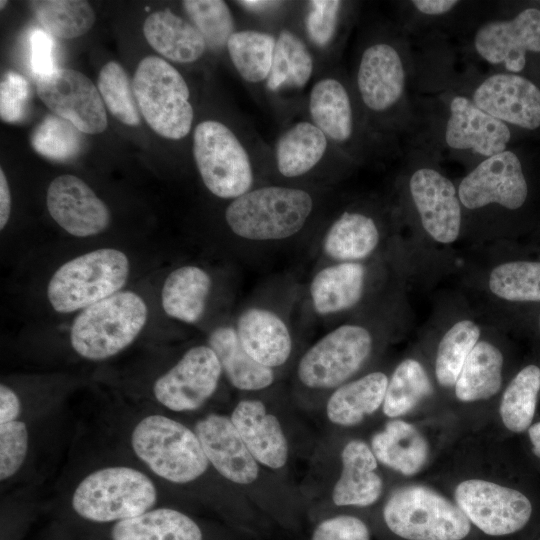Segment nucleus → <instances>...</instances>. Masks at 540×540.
Masks as SVG:
<instances>
[{
    "mask_svg": "<svg viewBox=\"0 0 540 540\" xmlns=\"http://www.w3.org/2000/svg\"><path fill=\"white\" fill-rule=\"evenodd\" d=\"M105 419L118 452L164 487L191 485L212 467L194 429L169 413L126 401L113 405Z\"/></svg>",
    "mask_w": 540,
    "mask_h": 540,
    "instance_id": "f257e3e1",
    "label": "nucleus"
},
{
    "mask_svg": "<svg viewBox=\"0 0 540 540\" xmlns=\"http://www.w3.org/2000/svg\"><path fill=\"white\" fill-rule=\"evenodd\" d=\"M163 488L142 466L118 452L88 465L60 496L80 520L112 524L160 506Z\"/></svg>",
    "mask_w": 540,
    "mask_h": 540,
    "instance_id": "f03ea898",
    "label": "nucleus"
},
{
    "mask_svg": "<svg viewBox=\"0 0 540 540\" xmlns=\"http://www.w3.org/2000/svg\"><path fill=\"white\" fill-rule=\"evenodd\" d=\"M148 314L142 296L122 290L79 311L70 327V347L83 360H108L134 343Z\"/></svg>",
    "mask_w": 540,
    "mask_h": 540,
    "instance_id": "7ed1b4c3",
    "label": "nucleus"
},
{
    "mask_svg": "<svg viewBox=\"0 0 540 540\" xmlns=\"http://www.w3.org/2000/svg\"><path fill=\"white\" fill-rule=\"evenodd\" d=\"M314 209L312 195L298 187L252 188L231 200L225 222L236 236L250 241H278L299 233Z\"/></svg>",
    "mask_w": 540,
    "mask_h": 540,
    "instance_id": "20e7f679",
    "label": "nucleus"
},
{
    "mask_svg": "<svg viewBox=\"0 0 540 540\" xmlns=\"http://www.w3.org/2000/svg\"><path fill=\"white\" fill-rule=\"evenodd\" d=\"M130 274V260L116 248H99L63 263L47 285V299L54 311L68 314L120 291Z\"/></svg>",
    "mask_w": 540,
    "mask_h": 540,
    "instance_id": "39448f33",
    "label": "nucleus"
},
{
    "mask_svg": "<svg viewBox=\"0 0 540 540\" xmlns=\"http://www.w3.org/2000/svg\"><path fill=\"white\" fill-rule=\"evenodd\" d=\"M222 373L218 357L210 346L196 345L155 374L129 402L166 413L196 411L213 396Z\"/></svg>",
    "mask_w": 540,
    "mask_h": 540,
    "instance_id": "423d86ee",
    "label": "nucleus"
},
{
    "mask_svg": "<svg viewBox=\"0 0 540 540\" xmlns=\"http://www.w3.org/2000/svg\"><path fill=\"white\" fill-rule=\"evenodd\" d=\"M132 88L139 111L154 132L172 140L188 135L194 120L190 90L174 66L160 57L143 58Z\"/></svg>",
    "mask_w": 540,
    "mask_h": 540,
    "instance_id": "0eeeda50",
    "label": "nucleus"
},
{
    "mask_svg": "<svg viewBox=\"0 0 540 540\" xmlns=\"http://www.w3.org/2000/svg\"><path fill=\"white\" fill-rule=\"evenodd\" d=\"M193 156L205 187L216 197L233 200L252 189L250 154L235 132L217 120H204L193 133Z\"/></svg>",
    "mask_w": 540,
    "mask_h": 540,
    "instance_id": "6e6552de",
    "label": "nucleus"
},
{
    "mask_svg": "<svg viewBox=\"0 0 540 540\" xmlns=\"http://www.w3.org/2000/svg\"><path fill=\"white\" fill-rule=\"evenodd\" d=\"M383 515L388 528L408 540H462L470 531L462 510L425 486L398 489Z\"/></svg>",
    "mask_w": 540,
    "mask_h": 540,
    "instance_id": "1a4fd4ad",
    "label": "nucleus"
},
{
    "mask_svg": "<svg viewBox=\"0 0 540 540\" xmlns=\"http://www.w3.org/2000/svg\"><path fill=\"white\" fill-rule=\"evenodd\" d=\"M373 348L370 331L358 324H343L313 344L301 357L297 376L306 387L341 386L366 362Z\"/></svg>",
    "mask_w": 540,
    "mask_h": 540,
    "instance_id": "9d476101",
    "label": "nucleus"
},
{
    "mask_svg": "<svg viewBox=\"0 0 540 540\" xmlns=\"http://www.w3.org/2000/svg\"><path fill=\"white\" fill-rule=\"evenodd\" d=\"M455 500L468 520L491 536L521 530L533 511L524 493L480 479L461 482L456 487Z\"/></svg>",
    "mask_w": 540,
    "mask_h": 540,
    "instance_id": "9b49d317",
    "label": "nucleus"
},
{
    "mask_svg": "<svg viewBox=\"0 0 540 540\" xmlns=\"http://www.w3.org/2000/svg\"><path fill=\"white\" fill-rule=\"evenodd\" d=\"M36 91L58 117L80 132L99 134L107 128V114L98 88L79 71L57 68L37 78Z\"/></svg>",
    "mask_w": 540,
    "mask_h": 540,
    "instance_id": "f8f14e48",
    "label": "nucleus"
},
{
    "mask_svg": "<svg viewBox=\"0 0 540 540\" xmlns=\"http://www.w3.org/2000/svg\"><path fill=\"white\" fill-rule=\"evenodd\" d=\"M457 193L470 210L489 204L516 210L527 199L528 185L518 156L505 150L480 162L461 180Z\"/></svg>",
    "mask_w": 540,
    "mask_h": 540,
    "instance_id": "ddd939ff",
    "label": "nucleus"
},
{
    "mask_svg": "<svg viewBox=\"0 0 540 540\" xmlns=\"http://www.w3.org/2000/svg\"><path fill=\"white\" fill-rule=\"evenodd\" d=\"M474 47L486 62L521 72L527 52H540V10L527 8L512 19L485 23L475 34Z\"/></svg>",
    "mask_w": 540,
    "mask_h": 540,
    "instance_id": "4468645a",
    "label": "nucleus"
},
{
    "mask_svg": "<svg viewBox=\"0 0 540 540\" xmlns=\"http://www.w3.org/2000/svg\"><path fill=\"white\" fill-rule=\"evenodd\" d=\"M46 205L53 220L75 237L101 234L110 225L107 205L85 181L71 174L60 175L50 182Z\"/></svg>",
    "mask_w": 540,
    "mask_h": 540,
    "instance_id": "2eb2a0df",
    "label": "nucleus"
},
{
    "mask_svg": "<svg viewBox=\"0 0 540 540\" xmlns=\"http://www.w3.org/2000/svg\"><path fill=\"white\" fill-rule=\"evenodd\" d=\"M409 190L427 234L442 244L456 241L461 230L462 211L452 181L435 169L423 167L411 175Z\"/></svg>",
    "mask_w": 540,
    "mask_h": 540,
    "instance_id": "dca6fc26",
    "label": "nucleus"
},
{
    "mask_svg": "<svg viewBox=\"0 0 540 540\" xmlns=\"http://www.w3.org/2000/svg\"><path fill=\"white\" fill-rule=\"evenodd\" d=\"M472 101L505 124L528 130L540 127V89L518 74L487 77L475 89Z\"/></svg>",
    "mask_w": 540,
    "mask_h": 540,
    "instance_id": "f3484780",
    "label": "nucleus"
},
{
    "mask_svg": "<svg viewBox=\"0 0 540 540\" xmlns=\"http://www.w3.org/2000/svg\"><path fill=\"white\" fill-rule=\"evenodd\" d=\"M406 71L398 50L386 42L366 47L360 57L356 85L364 106L374 113H384L401 100Z\"/></svg>",
    "mask_w": 540,
    "mask_h": 540,
    "instance_id": "a211bd4d",
    "label": "nucleus"
},
{
    "mask_svg": "<svg viewBox=\"0 0 540 540\" xmlns=\"http://www.w3.org/2000/svg\"><path fill=\"white\" fill-rule=\"evenodd\" d=\"M213 469L236 484H250L258 476L257 461L230 418L208 414L193 427Z\"/></svg>",
    "mask_w": 540,
    "mask_h": 540,
    "instance_id": "6ab92c4d",
    "label": "nucleus"
},
{
    "mask_svg": "<svg viewBox=\"0 0 540 540\" xmlns=\"http://www.w3.org/2000/svg\"><path fill=\"white\" fill-rule=\"evenodd\" d=\"M449 110L445 142L450 148L469 150L486 158L506 150L511 139L509 127L480 109L472 99L455 96Z\"/></svg>",
    "mask_w": 540,
    "mask_h": 540,
    "instance_id": "aec40b11",
    "label": "nucleus"
},
{
    "mask_svg": "<svg viewBox=\"0 0 540 540\" xmlns=\"http://www.w3.org/2000/svg\"><path fill=\"white\" fill-rule=\"evenodd\" d=\"M235 329L244 350L258 363L269 367L283 365L292 352V336L283 317L276 311L252 306L237 318Z\"/></svg>",
    "mask_w": 540,
    "mask_h": 540,
    "instance_id": "412c9836",
    "label": "nucleus"
},
{
    "mask_svg": "<svg viewBox=\"0 0 540 540\" xmlns=\"http://www.w3.org/2000/svg\"><path fill=\"white\" fill-rule=\"evenodd\" d=\"M230 419L256 461L273 469L285 465L288 456L285 435L277 418L267 413L261 401H240Z\"/></svg>",
    "mask_w": 540,
    "mask_h": 540,
    "instance_id": "4be33fe9",
    "label": "nucleus"
},
{
    "mask_svg": "<svg viewBox=\"0 0 540 540\" xmlns=\"http://www.w3.org/2000/svg\"><path fill=\"white\" fill-rule=\"evenodd\" d=\"M366 278L361 262H334L321 268L309 285L313 310L327 317L352 309L363 297Z\"/></svg>",
    "mask_w": 540,
    "mask_h": 540,
    "instance_id": "5701e85b",
    "label": "nucleus"
},
{
    "mask_svg": "<svg viewBox=\"0 0 540 540\" xmlns=\"http://www.w3.org/2000/svg\"><path fill=\"white\" fill-rule=\"evenodd\" d=\"M309 120L336 145L351 141L354 129V112L349 91L334 76L318 79L308 96Z\"/></svg>",
    "mask_w": 540,
    "mask_h": 540,
    "instance_id": "b1692460",
    "label": "nucleus"
},
{
    "mask_svg": "<svg viewBox=\"0 0 540 540\" xmlns=\"http://www.w3.org/2000/svg\"><path fill=\"white\" fill-rule=\"evenodd\" d=\"M342 472L333 489L332 498L338 506H369L382 493V480L375 472L377 460L362 441H350L341 454Z\"/></svg>",
    "mask_w": 540,
    "mask_h": 540,
    "instance_id": "393cba45",
    "label": "nucleus"
},
{
    "mask_svg": "<svg viewBox=\"0 0 540 540\" xmlns=\"http://www.w3.org/2000/svg\"><path fill=\"white\" fill-rule=\"evenodd\" d=\"M327 136L310 120H300L282 131L274 145L277 171L287 179L312 172L327 154Z\"/></svg>",
    "mask_w": 540,
    "mask_h": 540,
    "instance_id": "a878e982",
    "label": "nucleus"
},
{
    "mask_svg": "<svg viewBox=\"0 0 540 540\" xmlns=\"http://www.w3.org/2000/svg\"><path fill=\"white\" fill-rule=\"evenodd\" d=\"M210 274L197 265H183L171 271L161 289V305L170 318L186 324L204 315L212 290Z\"/></svg>",
    "mask_w": 540,
    "mask_h": 540,
    "instance_id": "bb28decb",
    "label": "nucleus"
},
{
    "mask_svg": "<svg viewBox=\"0 0 540 540\" xmlns=\"http://www.w3.org/2000/svg\"><path fill=\"white\" fill-rule=\"evenodd\" d=\"M143 33L156 52L176 63L195 62L208 48L196 27L170 10L151 13L144 22Z\"/></svg>",
    "mask_w": 540,
    "mask_h": 540,
    "instance_id": "cd10ccee",
    "label": "nucleus"
},
{
    "mask_svg": "<svg viewBox=\"0 0 540 540\" xmlns=\"http://www.w3.org/2000/svg\"><path fill=\"white\" fill-rule=\"evenodd\" d=\"M109 540H203L198 524L164 505L111 524Z\"/></svg>",
    "mask_w": 540,
    "mask_h": 540,
    "instance_id": "c85d7f7f",
    "label": "nucleus"
},
{
    "mask_svg": "<svg viewBox=\"0 0 540 540\" xmlns=\"http://www.w3.org/2000/svg\"><path fill=\"white\" fill-rule=\"evenodd\" d=\"M207 344L215 352L222 372L233 387L256 391L273 383V369L258 363L244 350L234 326L214 328L208 336Z\"/></svg>",
    "mask_w": 540,
    "mask_h": 540,
    "instance_id": "c756f323",
    "label": "nucleus"
},
{
    "mask_svg": "<svg viewBox=\"0 0 540 540\" xmlns=\"http://www.w3.org/2000/svg\"><path fill=\"white\" fill-rule=\"evenodd\" d=\"M379 241V228L371 216L346 211L326 231L322 250L334 262H359L376 250Z\"/></svg>",
    "mask_w": 540,
    "mask_h": 540,
    "instance_id": "7c9ffc66",
    "label": "nucleus"
},
{
    "mask_svg": "<svg viewBox=\"0 0 540 540\" xmlns=\"http://www.w3.org/2000/svg\"><path fill=\"white\" fill-rule=\"evenodd\" d=\"M372 451L382 464L410 476L419 472L428 458V445L410 423L394 420L372 438Z\"/></svg>",
    "mask_w": 540,
    "mask_h": 540,
    "instance_id": "2f4dec72",
    "label": "nucleus"
},
{
    "mask_svg": "<svg viewBox=\"0 0 540 540\" xmlns=\"http://www.w3.org/2000/svg\"><path fill=\"white\" fill-rule=\"evenodd\" d=\"M387 385L388 378L382 372H372L342 384L328 400L326 411L329 420L342 426L360 423L381 406Z\"/></svg>",
    "mask_w": 540,
    "mask_h": 540,
    "instance_id": "473e14b6",
    "label": "nucleus"
},
{
    "mask_svg": "<svg viewBox=\"0 0 540 540\" xmlns=\"http://www.w3.org/2000/svg\"><path fill=\"white\" fill-rule=\"evenodd\" d=\"M314 71L313 55L302 37L291 29H281L269 76L265 82L271 93L300 90L310 81Z\"/></svg>",
    "mask_w": 540,
    "mask_h": 540,
    "instance_id": "72a5a7b5",
    "label": "nucleus"
},
{
    "mask_svg": "<svg viewBox=\"0 0 540 540\" xmlns=\"http://www.w3.org/2000/svg\"><path fill=\"white\" fill-rule=\"evenodd\" d=\"M503 355L493 344L478 342L467 357L455 383L456 397L463 402L495 395L502 384Z\"/></svg>",
    "mask_w": 540,
    "mask_h": 540,
    "instance_id": "f704fd0d",
    "label": "nucleus"
},
{
    "mask_svg": "<svg viewBox=\"0 0 540 540\" xmlns=\"http://www.w3.org/2000/svg\"><path fill=\"white\" fill-rule=\"evenodd\" d=\"M276 36L258 29L236 30L226 49L239 76L249 84L265 83L273 62Z\"/></svg>",
    "mask_w": 540,
    "mask_h": 540,
    "instance_id": "c9c22d12",
    "label": "nucleus"
},
{
    "mask_svg": "<svg viewBox=\"0 0 540 540\" xmlns=\"http://www.w3.org/2000/svg\"><path fill=\"white\" fill-rule=\"evenodd\" d=\"M540 391V367L522 368L506 387L500 403V416L511 432L522 433L532 425Z\"/></svg>",
    "mask_w": 540,
    "mask_h": 540,
    "instance_id": "e433bc0d",
    "label": "nucleus"
},
{
    "mask_svg": "<svg viewBox=\"0 0 540 540\" xmlns=\"http://www.w3.org/2000/svg\"><path fill=\"white\" fill-rule=\"evenodd\" d=\"M29 7L51 36L72 39L86 34L94 25L95 14L87 1L36 0Z\"/></svg>",
    "mask_w": 540,
    "mask_h": 540,
    "instance_id": "4c0bfd02",
    "label": "nucleus"
},
{
    "mask_svg": "<svg viewBox=\"0 0 540 540\" xmlns=\"http://www.w3.org/2000/svg\"><path fill=\"white\" fill-rule=\"evenodd\" d=\"M431 392L432 385L422 365L414 359H406L388 381L383 412L389 417L404 415Z\"/></svg>",
    "mask_w": 540,
    "mask_h": 540,
    "instance_id": "58836bf2",
    "label": "nucleus"
},
{
    "mask_svg": "<svg viewBox=\"0 0 540 540\" xmlns=\"http://www.w3.org/2000/svg\"><path fill=\"white\" fill-rule=\"evenodd\" d=\"M480 337L479 326L468 319L453 324L442 337L437 350L435 375L444 387L455 386L462 367Z\"/></svg>",
    "mask_w": 540,
    "mask_h": 540,
    "instance_id": "ea45409f",
    "label": "nucleus"
},
{
    "mask_svg": "<svg viewBox=\"0 0 540 540\" xmlns=\"http://www.w3.org/2000/svg\"><path fill=\"white\" fill-rule=\"evenodd\" d=\"M490 291L511 302H540V261H510L489 275Z\"/></svg>",
    "mask_w": 540,
    "mask_h": 540,
    "instance_id": "a19ab883",
    "label": "nucleus"
},
{
    "mask_svg": "<svg viewBox=\"0 0 540 540\" xmlns=\"http://www.w3.org/2000/svg\"><path fill=\"white\" fill-rule=\"evenodd\" d=\"M181 3L207 47L214 51L226 48L229 38L236 31L228 4L222 0H184Z\"/></svg>",
    "mask_w": 540,
    "mask_h": 540,
    "instance_id": "79ce46f5",
    "label": "nucleus"
},
{
    "mask_svg": "<svg viewBox=\"0 0 540 540\" xmlns=\"http://www.w3.org/2000/svg\"><path fill=\"white\" fill-rule=\"evenodd\" d=\"M97 88L110 113L123 124H140L139 108L130 79L124 68L115 61L107 62L100 70Z\"/></svg>",
    "mask_w": 540,
    "mask_h": 540,
    "instance_id": "37998d69",
    "label": "nucleus"
},
{
    "mask_svg": "<svg viewBox=\"0 0 540 540\" xmlns=\"http://www.w3.org/2000/svg\"><path fill=\"white\" fill-rule=\"evenodd\" d=\"M31 145L43 157L54 161L74 158L82 149L83 138L72 123L48 115L33 131Z\"/></svg>",
    "mask_w": 540,
    "mask_h": 540,
    "instance_id": "c03bdc74",
    "label": "nucleus"
},
{
    "mask_svg": "<svg viewBox=\"0 0 540 540\" xmlns=\"http://www.w3.org/2000/svg\"><path fill=\"white\" fill-rule=\"evenodd\" d=\"M343 2L339 0H311L307 2L304 18L309 40L318 48L328 47L336 36Z\"/></svg>",
    "mask_w": 540,
    "mask_h": 540,
    "instance_id": "a18cd8bd",
    "label": "nucleus"
},
{
    "mask_svg": "<svg viewBox=\"0 0 540 540\" xmlns=\"http://www.w3.org/2000/svg\"><path fill=\"white\" fill-rule=\"evenodd\" d=\"M30 100L28 81L14 71L5 73L0 84V116L7 123L22 120Z\"/></svg>",
    "mask_w": 540,
    "mask_h": 540,
    "instance_id": "49530a36",
    "label": "nucleus"
},
{
    "mask_svg": "<svg viewBox=\"0 0 540 540\" xmlns=\"http://www.w3.org/2000/svg\"><path fill=\"white\" fill-rule=\"evenodd\" d=\"M312 540H369V531L359 518L344 515L323 521Z\"/></svg>",
    "mask_w": 540,
    "mask_h": 540,
    "instance_id": "de8ad7c7",
    "label": "nucleus"
},
{
    "mask_svg": "<svg viewBox=\"0 0 540 540\" xmlns=\"http://www.w3.org/2000/svg\"><path fill=\"white\" fill-rule=\"evenodd\" d=\"M30 65L37 78L52 73L55 68L54 40L42 29H34L29 35Z\"/></svg>",
    "mask_w": 540,
    "mask_h": 540,
    "instance_id": "09e8293b",
    "label": "nucleus"
},
{
    "mask_svg": "<svg viewBox=\"0 0 540 540\" xmlns=\"http://www.w3.org/2000/svg\"><path fill=\"white\" fill-rule=\"evenodd\" d=\"M413 6L425 15H442L452 10L458 1L455 0H415Z\"/></svg>",
    "mask_w": 540,
    "mask_h": 540,
    "instance_id": "8fccbe9b",
    "label": "nucleus"
},
{
    "mask_svg": "<svg viewBox=\"0 0 540 540\" xmlns=\"http://www.w3.org/2000/svg\"><path fill=\"white\" fill-rule=\"evenodd\" d=\"M11 214V193L3 169H0V229L7 225Z\"/></svg>",
    "mask_w": 540,
    "mask_h": 540,
    "instance_id": "3c124183",
    "label": "nucleus"
},
{
    "mask_svg": "<svg viewBox=\"0 0 540 540\" xmlns=\"http://www.w3.org/2000/svg\"><path fill=\"white\" fill-rule=\"evenodd\" d=\"M237 4L248 12L264 14L276 11L283 6L284 2L271 0H243L237 1Z\"/></svg>",
    "mask_w": 540,
    "mask_h": 540,
    "instance_id": "603ef678",
    "label": "nucleus"
},
{
    "mask_svg": "<svg viewBox=\"0 0 540 540\" xmlns=\"http://www.w3.org/2000/svg\"><path fill=\"white\" fill-rule=\"evenodd\" d=\"M528 431L533 454L540 459V422L532 424Z\"/></svg>",
    "mask_w": 540,
    "mask_h": 540,
    "instance_id": "864d4df0",
    "label": "nucleus"
},
{
    "mask_svg": "<svg viewBox=\"0 0 540 540\" xmlns=\"http://www.w3.org/2000/svg\"><path fill=\"white\" fill-rule=\"evenodd\" d=\"M6 3H7V1H3V0L0 1L1 9H3V7L6 5Z\"/></svg>",
    "mask_w": 540,
    "mask_h": 540,
    "instance_id": "5fc2aeb1",
    "label": "nucleus"
},
{
    "mask_svg": "<svg viewBox=\"0 0 540 540\" xmlns=\"http://www.w3.org/2000/svg\"><path fill=\"white\" fill-rule=\"evenodd\" d=\"M539 327H540V317H539Z\"/></svg>",
    "mask_w": 540,
    "mask_h": 540,
    "instance_id": "6e6d98bb",
    "label": "nucleus"
}]
</instances>
